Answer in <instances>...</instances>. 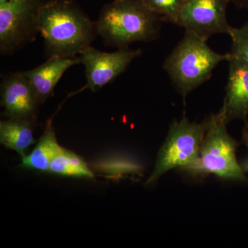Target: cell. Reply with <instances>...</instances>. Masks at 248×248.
Returning <instances> with one entry per match:
<instances>
[{"instance_id":"cell-1","label":"cell","mask_w":248,"mask_h":248,"mask_svg":"<svg viewBox=\"0 0 248 248\" xmlns=\"http://www.w3.org/2000/svg\"><path fill=\"white\" fill-rule=\"evenodd\" d=\"M39 32L49 56L74 58L91 46L96 26L71 0H50L41 5Z\"/></svg>"},{"instance_id":"cell-2","label":"cell","mask_w":248,"mask_h":248,"mask_svg":"<svg viewBox=\"0 0 248 248\" xmlns=\"http://www.w3.org/2000/svg\"><path fill=\"white\" fill-rule=\"evenodd\" d=\"M161 22L144 0H113L101 11L96 32L108 45L125 48L134 42L157 39Z\"/></svg>"},{"instance_id":"cell-3","label":"cell","mask_w":248,"mask_h":248,"mask_svg":"<svg viewBox=\"0 0 248 248\" xmlns=\"http://www.w3.org/2000/svg\"><path fill=\"white\" fill-rule=\"evenodd\" d=\"M230 58V53H217L209 46L206 40L186 31L165 60L163 67L185 100L189 93L210 79L221 62L228 61Z\"/></svg>"},{"instance_id":"cell-4","label":"cell","mask_w":248,"mask_h":248,"mask_svg":"<svg viewBox=\"0 0 248 248\" xmlns=\"http://www.w3.org/2000/svg\"><path fill=\"white\" fill-rule=\"evenodd\" d=\"M226 125L218 112L207 118L198 163L189 172L197 175L214 174L224 180L247 181L246 172L236 158L239 143L228 133Z\"/></svg>"},{"instance_id":"cell-5","label":"cell","mask_w":248,"mask_h":248,"mask_svg":"<svg viewBox=\"0 0 248 248\" xmlns=\"http://www.w3.org/2000/svg\"><path fill=\"white\" fill-rule=\"evenodd\" d=\"M207 129V119L203 122H190L184 116L174 121L170 127L164 144L160 148L154 170L147 181L153 184L174 169L190 171L198 163L201 146Z\"/></svg>"},{"instance_id":"cell-6","label":"cell","mask_w":248,"mask_h":248,"mask_svg":"<svg viewBox=\"0 0 248 248\" xmlns=\"http://www.w3.org/2000/svg\"><path fill=\"white\" fill-rule=\"evenodd\" d=\"M42 0H0V51L14 53L35 40Z\"/></svg>"},{"instance_id":"cell-7","label":"cell","mask_w":248,"mask_h":248,"mask_svg":"<svg viewBox=\"0 0 248 248\" xmlns=\"http://www.w3.org/2000/svg\"><path fill=\"white\" fill-rule=\"evenodd\" d=\"M230 0H185L177 25L208 40L216 34L229 35L232 27L227 19Z\"/></svg>"},{"instance_id":"cell-8","label":"cell","mask_w":248,"mask_h":248,"mask_svg":"<svg viewBox=\"0 0 248 248\" xmlns=\"http://www.w3.org/2000/svg\"><path fill=\"white\" fill-rule=\"evenodd\" d=\"M142 55L141 49L120 48L113 53H104L91 46L80 54L85 66L87 83L81 90L93 92L113 81L126 70L135 59Z\"/></svg>"},{"instance_id":"cell-9","label":"cell","mask_w":248,"mask_h":248,"mask_svg":"<svg viewBox=\"0 0 248 248\" xmlns=\"http://www.w3.org/2000/svg\"><path fill=\"white\" fill-rule=\"evenodd\" d=\"M1 104L6 118L34 123L41 103L24 73L8 75L1 85Z\"/></svg>"},{"instance_id":"cell-10","label":"cell","mask_w":248,"mask_h":248,"mask_svg":"<svg viewBox=\"0 0 248 248\" xmlns=\"http://www.w3.org/2000/svg\"><path fill=\"white\" fill-rule=\"evenodd\" d=\"M228 62L229 72L226 95L218 113L227 124L234 120H242L247 122L248 63L231 55Z\"/></svg>"},{"instance_id":"cell-11","label":"cell","mask_w":248,"mask_h":248,"mask_svg":"<svg viewBox=\"0 0 248 248\" xmlns=\"http://www.w3.org/2000/svg\"><path fill=\"white\" fill-rule=\"evenodd\" d=\"M80 63H82L81 57L50 56L43 64L24 73L42 104L53 94L55 86L65 72Z\"/></svg>"},{"instance_id":"cell-12","label":"cell","mask_w":248,"mask_h":248,"mask_svg":"<svg viewBox=\"0 0 248 248\" xmlns=\"http://www.w3.org/2000/svg\"><path fill=\"white\" fill-rule=\"evenodd\" d=\"M32 122L8 119L0 122V141L9 149L14 150L25 156L28 148L35 143L32 127Z\"/></svg>"},{"instance_id":"cell-13","label":"cell","mask_w":248,"mask_h":248,"mask_svg":"<svg viewBox=\"0 0 248 248\" xmlns=\"http://www.w3.org/2000/svg\"><path fill=\"white\" fill-rule=\"evenodd\" d=\"M61 148L53 127L48 124L35 148L30 154L22 157V166L25 169L48 172L52 160Z\"/></svg>"},{"instance_id":"cell-14","label":"cell","mask_w":248,"mask_h":248,"mask_svg":"<svg viewBox=\"0 0 248 248\" xmlns=\"http://www.w3.org/2000/svg\"><path fill=\"white\" fill-rule=\"evenodd\" d=\"M48 172L68 177H94L92 171L82 158L62 147L52 160Z\"/></svg>"},{"instance_id":"cell-15","label":"cell","mask_w":248,"mask_h":248,"mask_svg":"<svg viewBox=\"0 0 248 248\" xmlns=\"http://www.w3.org/2000/svg\"><path fill=\"white\" fill-rule=\"evenodd\" d=\"M153 11L162 18L163 21L178 24L181 11L185 0H144Z\"/></svg>"},{"instance_id":"cell-16","label":"cell","mask_w":248,"mask_h":248,"mask_svg":"<svg viewBox=\"0 0 248 248\" xmlns=\"http://www.w3.org/2000/svg\"><path fill=\"white\" fill-rule=\"evenodd\" d=\"M231 55L248 63V22L239 28L232 27Z\"/></svg>"},{"instance_id":"cell-17","label":"cell","mask_w":248,"mask_h":248,"mask_svg":"<svg viewBox=\"0 0 248 248\" xmlns=\"http://www.w3.org/2000/svg\"><path fill=\"white\" fill-rule=\"evenodd\" d=\"M242 140L248 150V123L247 122H246V125H245L244 128L243 129ZM242 168L246 173L248 172V159L246 162L244 163Z\"/></svg>"},{"instance_id":"cell-18","label":"cell","mask_w":248,"mask_h":248,"mask_svg":"<svg viewBox=\"0 0 248 248\" xmlns=\"http://www.w3.org/2000/svg\"><path fill=\"white\" fill-rule=\"evenodd\" d=\"M239 9H248V0H230Z\"/></svg>"},{"instance_id":"cell-19","label":"cell","mask_w":248,"mask_h":248,"mask_svg":"<svg viewBox=\"0 0 248 248\" xmlns=\"http://www.w3.org/2000/svg\"><path fill=\"white\" fill-rule=\"evenodd\" d=\"M4 1H13V0H4Z\"/></svg>"}]
</instances>
